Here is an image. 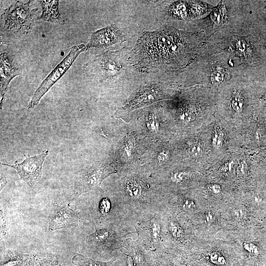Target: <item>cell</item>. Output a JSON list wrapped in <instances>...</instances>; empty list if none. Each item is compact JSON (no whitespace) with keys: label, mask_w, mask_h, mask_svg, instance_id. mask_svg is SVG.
Listing matches in <instances>:
<instances>
[{"label":"cell","mask_w":266,"mask_h":266,"mask_svg":"<svg viewBox=\"0 0 266 266\" xmlns=\"http://www.w3.org/2000/svg\"><path fill=\"white\" fill-rule=\"evenodd\" d=\"M119 51H106L92 58L83 66L85 75L100 82L112 81L124 71Z\"/></svg>","instance_id":"obj_4"},{"label":"cell","mask_w":266,"mask_h":266,"mask_svg":"<svg viewBox=\"0 0 266 266\" xmlns=\"http://www.w3.org/2000/svg\"><path fill=\"white\" fill-rule=\"evenodd\" d=\"M80 219L78 213L67 204L55 202L48 220L47 226L50 231L77 227Z\"/></svg>","instance_id":"obj_10"},{"label":"cell","mask_w":266,"mask_h":266,"mask_svg":"<svg viewBox=\"0 0 266 266\" xmlns=\"http://www.w3.org/2000/svg\"><path fill=\"white\" fill-rule=\"evenodd\" d=\"M165 89L161 84L147 85L141 88L127 102L123 109L130 111L154 101L161 100L165 97Z\"/></svg>","instance_id":"obj_11"},{"label":"cell","mask_w":266,"mask_h":266,"mask_svg":"<svg viewBox=\"0 0 266 266\" xmlns=\"http://www.w3.org/2000/svg\"><path fill=\"white\" fill-rule=\"evenodd\" d=\"M244 250L248 254L254 256H258L260 254L259 249L254 243L250 242H245L243 244Z\"/></svg>","instance_id":"obj_22"},{"label":"cell","mask_w":266,"mask_h":266,"mask_svg":"<svg viewBox=\"0 0 266 266\" xmlns=\"http://www.w3.org/2000/svg\"><path fill=\"white\" fill-rule=\"evenodd\" d=\"M236 47L240 52H245L246 49V45L243 41L238 40L236 43Z\"/></svg>","instance_id":"obj_32"},{"label":"cell","mask_w":266,"mask_h":266,"mask_svg":"<svg viewBox=\"0 0 266 266\" xmlns=\"http://www.w3.org/2000/svg\"><path fill=\"white\" fill-rule=\"evenodd\" d=\"M126 266H138L133 260L128 256H126Z\"/></svg>","instance_id":"obj_34"},{"label":"cell","mask_w":266,"mask_h":266,"mask_svg":"<svg viewBox=\"0 0 266 266\" xmlns=\"http://www.w3.org/2000/svg\"><path fill=\"white\" fill-rule=\"evenodd\" d=\"M247 170L246 165L244 162H240L238 164L236 168V173L240 176L244 175Z\"/></svg>","instance_id":"obj_28"},{"label":"cell","mask_w":266,"mask_h":266,"mask_svg":"<svg viewBox=\"0 0 266 266\" xmlns=\"http://www.w3.org/2000/svg\"><path fill=\"white\" fill-rule=\"evenodd\" d=\"M156 116L150 114L146 119V125L148 129L152 133H156L158 130L159 124Z\"/></svg>","instance_id":"obj_20"},{"label":"cell","mask_w":266,"mask_h":266,"mask_svg":"<svg viewBox=\"0 0 266 266\" xmlns=\"http://www.w3.org/2000/svg\"><path fill=\"white\" fill-rule=\"evenodd\" d=\"M201 259L212 266H230L231 259L222 252L213 250L202 254Z\"/></svg>","instance_id":"obj_17"},{"label":"cell","mask_w":266,"mask_h":266,"mask_svg":"<svg viewBox=\"0 0 266 266\" xmlns=\"http://www.w3.org/2000/svg\"><path fill=\"white\" fill-rule=\"evenodd\" d=\"M187 48L179 32L166 27L144 33L129 53L128 61L141 71H164L180 63Z\"/></svg>","instance_id":"obj_1"},{"label":"cell","mask_w":266,"mask_h":266,"mask_svg":"<svg viewBox=\"0 0 266 266\" xmlns=\"http://www.w3.org/2000/svg\"><path fill=\"white\" fill-rule=\"evenodd\" d=\"M191 176V174L188 171L176 170L171 172L168 178L170 183L174 184H180L189 180Z\"/></svg>","instance_id":"obj_19"},{"label":"cell","mask_w":266,"mask_h":266,"mask_svg":"<svg viewBox=\"0 0 266 266\" xmlns=\"http://www.w3.org/2000/svg\"><path fill=\"white\" fill-rule=\"evenodd\" d=\"M169 158L168 152L166 150H161L157 155V162L159 164H164L167 162Z\"/></svg>","instance_id":"obj_26"},{"label":"cell","mask_w":266,"mask_h":266,"mask_svg":"<svg viewBox=\"0 0 266 266\" xmlns=\"http://www.w3.org/2000/svg\"><path fill=\"white\" fill-rule=\"evenodd\" d=\"M126 209L135 224L147 220L158 212L159 197L151 189L148 179L136 172L128 173L120 178L118 191L114 193Z\"/></svg>","instance_id":"obj_2"},{"label":"cell","mask_w":266,"mask_h":266,"mask_svg":"<svg viewBox=\"0 0 266 266\" xmlns=\"http://www.w3.org/2000/svg\"><path fill=\"white\" fill-rule=\"evenodd\" d=\"M189 152L194 157L200 156L202 153V147L199 142H194L190 146Z\"/></svg>","instance_id":"obj_23"},{"label":"cell","mask_w":266,"mask_h":266,"mask_svg":"<svg viewBox=\"0 0 266 266\" xmlns=\"http://www.w3.org/2000/svg\"><path fill=\"white\" fill-rule=\"evenodd\" d=\"M205 222L207 224H210L213 222L214 219V216L212 212L210 211L207 212L204 216Z\"/></svg>","instance_id":"obj_31"},{"label":"cell","mask_w":266,"mask_h":266,"mask_svg":"<svg viewBox=\"0 0 266 266\" xmlns=\"http://www.w3.org/2000/svg\"><path fill=\"white\" fill-rule=\"evenodd\" d=\"M115 260V258H112L107 262L99 261L76 254L72 257L71 262L75 266H110Z\"/></svg>","instance_id":"obj_18"},{"label":"cell","mask_w":266,"mask_h":266,"mask_svg":"<svg viewBox=\"0 0 266 266\" xmlns=\"http://www.w3.org/2000/svg\"><path fill=\"white\" fill-rule=\"evenodd\" d=\"M208 190L212 193L214 194H217L221 192V187L217 184H212L208 186Z\"/></svg>","instance_id":"obj_29"},{"label":"cell","mask_w":266,"mask_h":266,"mask_svg":"<svg viewBox=\"0 0 266 266\" xmlns=\"http://www.w3.org/2000/svg\"><path fill=\"white\" fill-rule=\"evenodd\" d=\"M235 215L236 218L241 219L243 218L245 216L244 211L242 209H237L234 211Z\"/></svg>","instance_id":"obj_33"},{"label":"cell","mask_w":266,"mask_h":266,"mask_svg":"<svg viewBox=\"0 0 266 266\" xmlns=\"http://www.w3.org/2000/svg\"><path fill=\"white\" fill-rule=\"evenodd\" d=\"M145 253L149 266H199L189 260L173 257L165 246L155 253Z\"/></svg>","instance_id":"obj_14"},{"label":"cell","mask_w":266,"mask_h":266,"mask_svg":"<svg viewBox=\"0 0 266 266\" xmlns=\"http://www.w3.org/2000/svg\"><path fill=\"white\" fill-rule=\"evenodd\" d=\"M133 148V142L132 139L128 140L125 145V150L128 155H130Z\"/></svg>","instance_id":"obj_30"},{"label":"cell","mask_w":266,"mask_h":266,"mask_svg":"<svg viewBox=\"0 0 266 266\" xmlns=\"http://www.w3.org/2000/svg\"><path fill=\"white\" fill-rule=\"evenodd\" d=\"M117 172L110 164L103 162H97L86 170L75 183L73 197H78L82 194L96 191L102 182L111 174Z\"/></svg>","instance_id":"obj_8"},{"label":"cell","mask_w":266,"mask_h":266,"mask_svg":"<svg viewBox=\"0 0 266 266\" xmlns=\"http://www.w3.org/2000/svg\"><path fill=\"white\" fill-rule=\"evenodd\" d=\"M243 103V100L240 95L237 94L233 99L232 106L235 111H238L242 108Z\"/></svg>","instance_id":"obj_25"},{"label":"cell","mask_w":266,"mask_h":266,"mask_svg":"<svg viewBox=\"0 0 266 266\" xmlns=\"http://www.w3.org/2000/svg\"><path fill=\"white\" fill-rule=\"evenodd\" d=\"M135 233L116 225L96 227L94 232L87 236L85 244L91 253L105 257L114 251L121 249L127 236Z\"/></svg>","instance_id":"obj_3"},{"label":"cell","mask_w":266,"mask_h":266,"mask_svg":"<svg viewBox=\"0 0 266 266\" xmlns=\"http://www.w3.org/2000/svg\"><path fill=\"white\" fill-rule=\"evenodd\" d=\"M85 50L86 46L83 44L70 48L68 54L49 73L35 91L29 103L28 109L33 108L38 104L42 97L67 71L79 55Z\"/></svg>","instance_id":"obj_7"},{"label":"cell","mask_w":266,"mask_h":266,"mask_svg":"<svg viewBox=\"0 0 266 266\" xmlns=\"http://www.w3.org/2000/svg\"><path fill=\"white\" fill-rule=\"evenodd\" d=\"M0 108H2L4 96L10 81L21 74V70L17 59L8 52L0 53Z\"/></svg>","instance_id":"obj_12"},{"label":"cell","mask_w":266,"mask_h":266,"mask_svg":"<svg viewBox=\"0 0 266 266\" xmlns=\"http://www.w3.org/2000/svg\"><path fill=\"white\" fill-rule=\"evenodd\" d=\"M134 229L137 235L136 241L146 253H155L165 246L162 217L160 213L136 223Z\"/></svg>","instance_id":"obj_5"},{"label":"cell","mask_w":266,"mask_h":266,"mask_svg":"<svg viewBox=\"0 0 266 266\" xmlns=\"http://www.w3.org/2000/svg\"><path fill=\"white\" fill-rule=\"evenodd\" d=\"M243 266H257L251 263L245 262V263L243 264Z\"/></svg>","instance_id":"obj_35"},{"label":"cell","mask_w":266,"mask_h":266,"mask_svg":"<svg viewBox=\"0 0 266 266\" xmlns=\"http://www.w3.org/2000/svg\"><path fill=\"white\" fill-rule=\"evenodd\" d=\"M181 119L185 120H191L195 117V112L192 108H187L180 115Z\"/></svg>","instance_id":"obj_27"},{"label":"cell","mask_w":266,"mask_h":266,"mask_svg":"<svg viewBox=\"0 0 266 266\" xmlns=\"http://www.w3.org/2000/svg\"><path fill=\"white\" fill-rule=\"evenodd\" d=\"M122 248L124 251L121 250L122 252L131 258L138 266H149L145 251L136 240L134 241L130 237L126 238Z\"/></svg>","instance_id":"obj_15"},{"label":"cell","mask_w":266,"mask_h":266,"mask_svg":"<svg viewBox=\"0 0 266 266\" xmlns=\"http://www.w3.org/2000/svg\"><path fill=\"white\" fill-rule=\"evenodd\" d=\"M224 78V72L222 68L217 67L211 72V80L213 84H218L221 83Z\"/></svg>","instance_id":"obj_21"},{"label":"cell","mask_w":266,"mask_h":266,"mask_svg":"<svg viewBox=\"0 0 266 266\" xmlns=\"http://www.w3.org/2000/svg\"><path fill=\"white\" fill-rule=\"evenodd\" d=\"M31 1H16L5 10L2 17L5 31L25 33L31 30L37 9L31 7Z\"/></svg>","instance_id":"obj_6"},{"label":"cell","mask_w":266,"mask_h":266,"mask_svg":"<svg viewBox=\"0 0 266 266\" xmlns=\"http://www.w3.org/2000/svg\"><path fill=\"white\" fill-rule=\"evenodd\" d=\"M48 153V150H44L41 153L34 156L25 155L21 163L15 161L12 165L0 164L14 168L22 180L33 187L41 175L42 165Z\"/></svg>","instance_id":"obj_9"},{"label":"cell","mask_w":266,"mask_h":266,"mask_svg":"<svg viewBox=\"0 0 266 266\" xmlns=\"http://www.w3.org/2000/svg\"><path fill=\"white\" fill-rule=\"evenodd\" d=\"M42 8V13L38 19L58 24H64L59 11V0H38Z\"/></svg>","instance_id":"obj_16"},{"label":"cell","mask_w":266,"mask_h":266,"mask_svg":"<svg viewBox=\"0 0 266 266\" xmlns=\"http://www.w3.org/2000/svg\"><path fill=\"white\" fill-rule=\"evenodd\" d=\"M222 132L220 128L217 126L216 127L214 136L213 137L212 143L215 146H220L222 143L223 140Z\"/></svg>","instance_id":"obj_24"},{"label":"cell","mask_w":266,"mask_h":266,"mask_svg":"<svg viewBox=\"0 0 266 266\" xmlns=\"http://www.w3.org/2000/svg\"><path fill=\"white\" fill-rule=\"evenodd\" d=\"M125 35L118 27L114 24L93 32L89 42L86 45V50L91 48H106L125 40Z\"/></svg>","instance_id":"obj_13"}]
</instances>
